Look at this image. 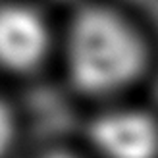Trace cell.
Masks as SVG:
<instances>
[{
	"mask_svg": "<svg viewBox=\"0 0 158 158\" xmlns=\"http://www.w3.org/2000/svg\"><path fill=\"white\" fill-rule=\"evenodd\" d=\"M68 66L81 91L110 93L137 77L143 68V44L114 12L87 10L69 33Z\"/></svg>",
	"mask_w": 158,
	"mask_h": 158,
	"instance_id": "cell-1",
	"label": "cell"
},
{
	"mask_svg": "<svg viewBox=\"0 0 158 158\" xmlns=\"http://www.w3.org/2000/svg\"><path fill=\"white\" fill-rule=\"evenodd\" d=\"M91 141L104 158H154L158 127L147 114L118 110L94 120Z\"/></svg>",
	"mask_w": 158,
	"mask_h": 158,
	"instance_id": "cell-2",
	"label": "cell"
},
{
	"mask_svg": "<svg viewBox=\"0 0 158 158\" xmlns=\"http://www.w3.org/2000/svg\"><path fill=\"white\" fill-rule=\"evenodd\" d=\"M48 48V29L43 18L27 6L0 8V64L25 72L43 60Z\"/></svg>",
	"mask_w": 158,
	"mask_h": 158,
	"instance_id": "cell-3",
	"label": "cell"
},
{
	"mask_svg": "<svg viewBox=\"0 0 158 158\" xmlns=\"http://www.w3.org/2000/svg\"><path fill=\"white\" fill-rule=\"evenodd\" d=\"M14 141V120L8 108L0 102V158H4L10 151V145Z\"/></svg>",
	"mask_w": 158,
	"mask_h": 158,
	"instance_id": "cell-4",
	"label": "cell"
},
{
	"mask_svg": "<svg viewBox=\"0 0 158 158\" xmlns=\"http://www.w3.org/2000/svg\"><path fill=\"white\" fill-rule=\"evenodd\" d=\"M48 158H77V156H73V154H68V152H54V154H50Z\"/></svg>",
	"mask_w": 158,
	"mask_h": 158,
	"instance_id": "cell-5",
	"label": "cell"
}]
</instances>
